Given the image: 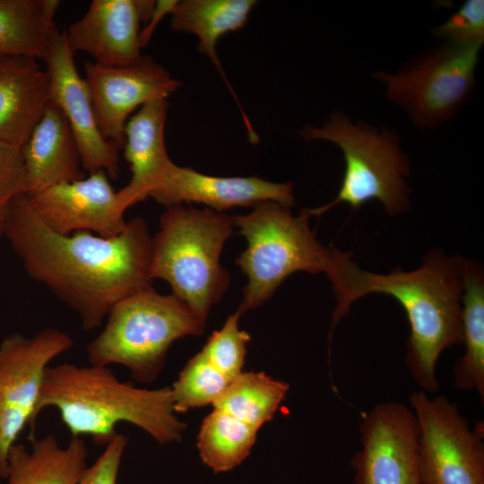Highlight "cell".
Returning a JSON list of instances; mask_svg holds the SVG:
<instances>
[{
	"mask_svg": "<svg viewBox=\"0 0 484 484\" xmlns=\"http://www.w3.org/2000/svg\"><path fill=\"white\" fill-rule=\"evenodd\" d=\"M3 223L28 275L75 312L86 331L99 328L118 301L152 286V237L142 217L112 238L62 235L39 219L23 194L8 204Z\"/></svg>",
	"mask_w": 484,
	"mask_h": 484,
	"instance_id": "obj_1",
	"label": "cell"
},
{
	"mask_svg": "<svg viewBox=\"0 0 484 484\" xmlns=\"http://www.w3.org/2000/svg\"><path fill=\"white\" fill-rule=\"evenodd\" d=\"M247 246L235 263L246 276L237 311L241 315L266 302L296 272L324 273L336 298L330 332L350 311V291L361 270L349 253L324 246L309 227L307 209L294 216L290 207L266 202L246 215L232 216Z\"/></svg>",
	"mask_w": 484,
	"mask_h": 484,
	"instance_id": "obj_2",
	"label": "cell"
},
{
	"mask_svg": "<svg viewBox=\"0 0 484 484\" xmlns=\"http://www.w3.org/2000/svg\"><path fill=\"white\" fill-rule=\"evenodd\" d=\"M54 407L72 436H91L106 445L116 426L131 423L161 445L179 442L186 425L176 416L170 387L137 388L120 382L108 367L48 366L37 408Z\"/></svg>",
	"mask_w": 484,
	"mask_h": 484,
	"instance_id": "obj_3",
	"label": "cell"
},
{
	"mask_svg": "<svg viewBox=\"0 0 484 484\" xmlns=\"http://www.w3.org/2000/svg\"><path fill=\"white\" fill-rule=\"evenodd\" d=\"M462 259L435 251L410 272L378 274L361 269L351 298L354 303L370 293H383L401 304L411 328L405 364L419 390L429 393L439 387L436 367L440 354L462 341Z\"/></svg>",
	"mask_w": 484,
	"mask_h": 484,
	"instance_id": "obj_4",
	"label": "cell"
},
{
	"mask_svg": "<svg viewBox=\"0 0 484 484\" xmlns=\"http://www.w3.org/2000/svg\"><path fill=\"white\" fill-rule=\"evenodd\" d=\"M233 217L190 205L166 208L151 241V276L206 323L211 307L229 286L220 255L234 229Z\"/></svg>",
	"mask_w": 484,
	"mask_h": 484,
	"instance_id": "obj_5",
	"label": "cell"
},
{
	"mask_svg": "<svg viewBox=\"0 0 484 484\" xmlns=\"http://www.w3.org/2000/svg\"><path fill=\"white\" fill-rule=\"evenodd\" d=\"M205 324L176 296L160 294L151 286L113 306L103 330L86 347L88 361L98 367L124 366L135 381L151 383L171 344L201 335Z\"/></svg>",
	"mask_w": 484,
	"mask_h": 484,
	"instance_id": "obj_6",
	"label": "cell"
},
{
	"mask_svg": "<svg viewBox=\"0 0 484 484\" xmlns=\"http://www.w3.org/2000/svg\"><path fill=\"white\" fill-rule=\"evenodd\" d=\"M300 135L307 141L324 140L340 147L345 169L340 190L334 200L315 209L310 216H320L330 208L344 203L352 209L376 200L389 214L404 212L409 206L407 156L392 131L362 122L353 123L342 113L333 114L322 127L306 125Z\"/></svg>",
	"mask_w": 484,
	"mask_h": 484,
	"instance_id": "obj_7",
	"label": "cell"
},
{
	"mask_svg": "<svg viewBox=\"0 0 484 484\" xmlns=\"http://www.w3.org/2000/svg\"><path fill=\"white\" fill-rule=\"evenodd\" d=\"M482 45L446 44L395 73L374 76L416 125L432 127L452 118L471 96Z\"/></svg>",
	"mask_w": 484,
	"mask_h": 484,
	"instance_id": "obj_8",
	"label": "cell"
},
{
	"mask_svg": "<svg viewBox=\"0 0 484 484\" xmlns=\"http://www.w3.org/2000/svg\"><path fill=\"white\" fill-rule=\"evenodd\" d=\"M409 400L419 428L421 484H484V423L471 427L445 395L418 390Z\"/></svg>",
	"mask_w": 484,
	"mask_h": 484,
	"instance_id": "obj_9",
	"label": "cell"
},
{
	"mask_svg": "<svg viewBox=\"0 0 484 484\" xmlns=\"http://www.w3.org/2000/svg\"><path fill=\"white\" fill-rule=\"evenodd\" d=\"M73 344L66 333L48 327L31 337L15 333L0 343V478L6 479L7 457L29 425L33 436L46 368Z\"/></svg>",
	"mask_w": 484,
	"mask_h": 484,
	"instance_id": "obj_10",
	"label": "cell"
},
{
	"mask_svg": "<svg viewBox=\"0 0 484 484\" xmlns=\"http://www.w3.org/2000/svg\"><path fill=\"white\" fill-rule=\"evenodd\" d=\"M361 448L351 460L355 484H421L419 423L411 407L388 401L359 425Z\"/></svg>",
	"mask_w": 484,
	"mask_h": 484,
	"instance_id": "obj_11",
	"label": "cell"
},
{
	"mask_svg": "<svg viewBox=\"0 0 484 484\" xmlns=\"http://www.w3.org/2000/svg\"><path fill=\"white\" fill-rule=\"evenodd\" d=\"M84 72L99 128L119 149L124 145L130 115L151 100L167 99L182 85L145 55L136 63L123 66L86 62Z\"/></svg>",
	"mask_w": 484,
	"mask_h": 484,
	"instance_id": "obj_12",
	"label": "cell"
},
{
	"mask_svg": "<svg viewBox=\"0 0 484 484\" xmlns=\"http://www.w3.org/2000/svg\"><path fill=\"white\" fill-rule=\"evenodd\" d=\"M50 101L65 115L76 141L82 167L91 173L103 170L108 177H119L118 147L101 134L88 85L77 71L74 54L65 32H57L46 58Z\"/></svg>",
	"mask_w": 484,
	"mask_h": 484,
	"instance_id": "obj_13",
	"label": "cell"
},
{
	"mask_svg": "<svg viewBox=\"0 0 484 484\" xmlns=\"http://www.w3.org/2000/svg\"><path fill=\"white\" fill-rule=\"evenodd\" d=\"M26 195L39 219L62 235L88 231L112 238L121 234L127 224L117 191L103 170Z\"/></svg>",
	"mask_w": 484,
	"mask_h": 484,
	"instance_id": "obj_14",
	"label": "cell"
},
{
	"mask_svg": "<svg viewBox=\"0 0 484 484\" xmlns=\"http://www.w3.org/2000/svg\"><path fill=\"white\" fill-rule=\"evenodd\" d=\"M156 1L93 0L87 12L64 31L71 51L85 52L95 63L123 66L136 63L141 53L142 24L149 21Z\"/></svg>",
	"mask_w": 484,
	"mask_h": 484,
	"instance_id": "obj_15",
	"label": "cell"
},
{
	"mask_svg": "<svg viewBox=\"0 0 484 484\" xmlns=\"http://www.w3.org/2000/svg\"><path fill=\"white\" fill-rule=\"evenodd\" d=\"M150 196L166 208L199 203L220 212L266 202L290 207L295 201L291 183H275L255 176H210L173 161Z\"/></svg>",
	"mask_w": 484,
	"mask_h": 484,
	"instance_id": "obj_16",
	"label": "cell"
},
{
	"mask_svg": "<svg viewBox=\"0 0 484 484\" xmlns=\"http://www.w3.org/2000/svg\"><path fill=\"white\" fill-rule=\"evenodd\" d=\"M169 105L167 99L151 100L139 108L125 125L123 149L132 177L125 187L117 191L124 212L150 196L172 162L165 144Z\"/></svg>",
	"mask_w": 484,
	"mask_h": 484,
	"instance_id": "obj_17",
	"label": "cell"
},
{
	"mask_svg": "<svg viewBox=\"0 0 484 484\" xmlns=\"http://www.w3.org/2000/svg\"><path fill=\"white\" fill-rule=\"evenodd\" d=\"M21 149L27 173L26 194L84 177L70 125L51 101Z\"/></svg>",
	"mask_w": 484,
	"mask_h": 484,
	"instance_id": "obj_18",
	"label": "cell"
},
{
	"mask_svg": "<svg viewBox=\"0 0 484 484\" xmlns=\"http://www.w3.org/2000/svg\"><path fill=\"white\" fill-rule=\"evenodd\" d=\"M49 101L48 75L37 59L0 56V140L22 147Z\"/></svg>",
	"mask_w": 484,
	"mask_h": 484,
	"instance_id": "obj_19",
	"label": "cell"
},
{
	"mask_svg": "<svg viewBox=\"0 0 484 484\" xmlns=\"http://www.w3.org/2000/svg\"><path fill=\"white\" fill-rule=\"evenodd\" d=\"M31 449L14 444L7 457L8 484H76L87 467L84 440L72 436L61 447L53 435L30 438Z\"/></svg>",
	"mask_w": 484,
	"mask_h": 484,
	"instance_id": "obj_20",
	"label": "cell"
},
{
	"mask_svg": "<svg viewBox=\"0 0 484 484\" xmlns=\"http://www.w3.org/2000/svg\"><path fill=\"white\" fill-rule=\"evenodd\" d=\"M58 0H0V56L44 60L56 34Z\"/></svg>",
	"mask_w": 484,
	"mask_h": 484,
	"instance_id": "obj_21",
	"label": "cell"
},
{
	"mask_svg": "<svg viewBox=\"0 0 484 484\" xmlns=\"http://www.w3.org/2000/svg\"><path fill=\"white\" fill-rule=\"evenodd\" d=\"M256 3L255 0L177 1L170 12V29L195 35L200 52L210 58L227 82L216 52L217 41L222 35L242 28Z\"/></svg>",
	"mask_w": 484,
	"mask_h": 484,
	"instance_id": "obj_22",
	"label": "cell"
},
{
	"mask_svg": "<svg viewBox=\"0 0 484 484\" xmlns=\"http://www.w3.org/2000/svg\"><path fill=\"white\" fill-rule=\"evenodd\" d=\"M462 324L463 354L453 368L454 386L475 391L484 402V278L476 263L462 259Z\"/></svg>",
	"mask_w": 484,
	"mask_h": 484,
	"instance_id": "obj_23",
	"label": "cell"
},
{
	"mask_svg": "<svg viewBox=\"0 0 484 484\" xmlns=\"http://www.w3.org/2000/svg\"><path fill=\"white\" fill-rule=\"evenodd\" d=\"M289 388L264 373L242 371L212 405L258 431L274 417Z\"/></svg>",
	"mask_w": 484,
	"mask_h": 484,
	"instance_id": "obj_24",
	"label": "cell"
},
{
	"mask_svg": "<svg viewBox=\"0 0 484 484\" xmlns=\"http://www.w3.org/2000/svg\"><path fill=\"white\" fill-rule=\"evenodd\" d=\"M257 430L218 410L203 419L197 441L203 462L215 473L229 471L249 455Z\"/></svg>",
	"mask_w": 484,
	"mask_h": 484,
	"instance_id": "obj_25",
	"label": "cell"
},
{
	"mask_svg": "<svg viewBox=\"0 0 484 484\" xmlns=\"http://www.w3.org/2000/svg\"><path fill=\"white\" fill-rule=\"evenodd\" d=\"M202 351L191 358L171 388L176 412L213 404L230 383Z\"/></svg>",
	"mask_w": 484,
	"mask_h": 484,
	"instance_id": "obj_26",
	"label": "cell"
},
{
	"mask_svg": "<svg viewBox=\"0 0 484 484\" xmlns=\"http://www.w3.org/2000/svg\"><path fill=\"white\" fill-rule=\"evenodd\" d=\"M238 311L229 315L222 327L209 337L202 349L207 359L232 380L242 372L250 335L240 330Z\"/></svg>",
	"mask_w": 484,
	"mask_h": 484,
	"instance_id": "obj_27",
	"label": "cell"
},
{
	"mask_svg": "<svg viewBox=\"0 0 484 484\" xmlns=\"http://www.w3.org/2000/svg\"><path fill=\"white\" fill-rule=\"evenodd\" d=\"M434 32L447 44L483 43L484 1L467 0L445 23L437 26Z\"/></svg>",
	"mask_w": 484,
	"mask_h": 484,
	"instance_id": "obj_28",
	"label": "cell"
},
{
	"mask_svg": "<svg viewBox=\"0 0 484 484\" xmlns=\"http://www.w3.org/2000/svg\"><path fill=\"white\" fill-rule=\"evenodd\" d=\"M28 190L25 164L19 146L0 140V216L8 204Z\"/></svg>",
	"mask_w": 484,
	"mask_h": 484,
	"instance_id": "obj_29",
	"label": "cell"
},
{
	"mask_svg": "<svg viewBox=\"0 0 484 484\" xmlns=\"http://www.w3.org/2000/svg\"><path fill=\"white\" fill-rule=\"evenodd\" d=\"M127 438L117 434L105 445L104 452L86 467L76 484H117V479Z\"/></svg>",
	"mask_w": 484,
	"mask_h": 484,
	"instance_id": "obj_30",
	"label": "cell"
},
{
	"mask_svg": "<svg viewBox=\"0 0 484 484\" xmlns=\"http://www.w3.org/2000/svg\"><path fill=\"white\" fill-rule=\"evenodd\" d=\"M177 1L173 0H160L156 1L155 3V8L149 19V21L146 22L145 26L142 28L141 33H140V43L142 48L149 42V40L151 38V35L157 26V24L160 22L161 18L165 16L167 13H170L173 7L177 4Z\"/></svg>",
	"mask_w": 484,
	"mask_h": 484,
	"instance_id": "obj_31",
	"label": "cell"
},
{
	"mask_svg": "<svg viewBox=\"0 0 484 484\" xmlns=\"http://www.w3.org/2000/svg\"><path fill=\"white\" fill-rule=\"evenodd\" d=\"M4 236V223H3V216H0V238Z\"/></svg>",
	"mask_w": 484,
	"mask_h": 484,
	"instance_id": "obj_32",
	"label": "cell"
}]
</instances>
